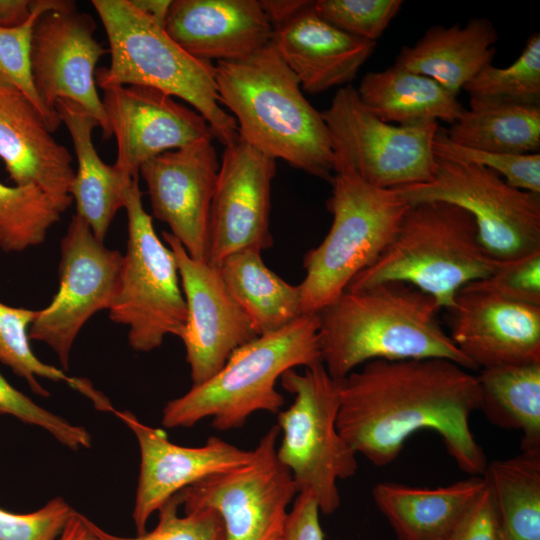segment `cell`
Instances as JSON below:
<instances>
[{"instance_id":"7a4b0ae2","label":"cell","mask_w":540,"mask_h":540,"mask_svg":"<svg viewBox=\"0 0 540 540\" xmlns=\"http://www.w3.org/2000/svg\"><path fill=\"white\" fill-rule=\"evenodd\" d=\"M440 310L401 282L344 291L316 313L321 361L336 380L373 360L441 358L475 369L440 326Z\"/></svg>"},{"instance_id":"4fadbf2b","label":"cell","mask_w":540,"mask_h":540,"mask_svg":"<svg viewBox=\"0 0 540 540\" xmlns=\"http://www.w3.org/2000/svg\"><path fill=\"white\" fill-rule=\"evenodd\" d=\"M122 261L119 251L105 247L80 216H72L60 244L58 290L29 328V338L52 348L64 370L80 329L96 312L110 308Z\"/></svg>"},{"instance_id":"2e32d148","label":"cell","mask_w":540,"mask_h":540,"mask_svg":"<svg viewBox=\"0 0 540 540\" xmlns=\"http://www.w3.org/2000/svg\"><path fill=\"white\" fill-rule=\"evenodd\" d=\"M276 171L275 159L240 137L225 146L210 209L207 262L217 266L236 251L273 245L270 211Z\"/></svg>"},{"instance_id":"6da1fadb","label":"cell","mask_w":540,"mask_h":540,"mask_svg":"<svg viewBox=\"0 0 540 540\" xmlns=\"http://www.w3.org/2000/svg\"><path fill=\"white\" fill-rule=\"evenodd\" d=\"M337 429L375 466H386L415 432L438 433L458 467L483 475L487 459L469 426L479 410L475 375L441 358L373 360L339 380Z\"/></svg>"},{"instance_id":"44dd1931","label":"cell","mask_w":540,"mask_h":540,"mask_svg":"<svg viewBox=\"0 0 540 540\" xmlns=\"http://www.w3.org/2000/svg\"><path fill=\"white\" fill-rule=\"evenodd\" d=\"M271 44L310 94L349 85L373 54L377 42L349 35L304 3L289 17L272 25Z\"/></svg>"},{"instance_id":"4316f807","label":"cell","mask_w":540,"mask_h":540,"mask_svg":"<svg viewBox=\"0 0 540 540\" xmlns=\"http://www.w3.org/2000/svg\"><path fill=\"white\" fill-rule=\"evenodd\" d=\"M356 90L376 117L400 126L439 121L451 125L465 109L457 95L436 81L394 64L366 73Z\"/></svg>"},{"instance_id":"7bdbcfd3","label":"cell","mask_w":540,"mask_h":540,"mask_svg":"<svg viewBox=\"0 0 540 540\" xmlns=\"http://www.w3.org/2000/svg\"><path fill=\"white\" fill-rule=\"evenodd\" d=\"M320 513L312 493H297L288 514L283 540H325L319 520Z\"/></svg>"},{"instance_id":"836d02e7","label":"cell","mask_w":540,"mask_h":540,"mask_svg":"<svg viewBox=\"0 0 540 540\" xmlns=\"http://www.w3.org/2000/svg\"><path fill=\"white\" fill-rule=\"evenodd\" d=\"M75 4L67 0H33L32 13L22 25L0 27V85L20 91L36 107L51 132L61 124L42 104L34 86L31 67L32 35L39 17L49 10Z\"/></svg>"},{"instance_id":"ffe728a7","label":"cell","mask_w":540,"mask_h":540,"mask_svg":"<svg viewBox=\"0 0 540 540\" xmlns=\"http://www.w3.org/2000/svg\"><path fill=\"white\" fill-rule=\"evenodd\" d=\"M447 311L449 336L475 369L540 362V306L469 283Z\"/></svg>"},{"instance_id":"9a60e30c","label":"cell","mask_w":540,"mask_h":540,"mask_svg":"<svg viewBox=\"0 0 540 540\" xmlns=\"http://www.w3.org/2000/svg\"><path fill=\"white\" fill-rule=\"evenodd\" d=\"M162 237L177 263L187 307V322L179 338L193 385H199L214 376L236 348L258 335L219 268L189 256L170 232L163 231Z\"/></svg>"},{"instance_id":"f6af8a7d","label":"cell","mask_w":540,"mask_h":540,"mask_svg":"<svg viewBox=\"0 0 540 540\" xmlns=\"http://www.w3.org/2000/svg\"><path fill=\"white\" fill-rule=\"evenodd\" d=\"M86 519V516L74 511L57 540H97Z\"/></svg>"},{"instance_id":"d590c367","label":"cell","mask_w":540,"mask_h":540,"mask_svg":"<svg viewBox=\"0 0 540 540\" xmlns=\"http://www.w3.org/2000/svg\"><path fill=\"white\" fill-rule=\"evenodd\" d=\"M433 150L436 156L480 165L515 188L540 194L539 153L507 154L473 149L451 141L441 126L435 133Z\"/></svg>"},{"instance_id":"9c48e42d","label":"cell","mask_w":540,"mask_h":540,"mask_svg":"<svg viewBox=\"0 0 540 540\" xmlns=\"http://www.w3.org/2000/svg\"><path fill=\"white\" fill-rule=\"evenodd\" d=\"M124 208L128 218L123 255L109 316L128 327V343L138 352L158 348L167 335L180 337L187 307L175 257L155 232L143 206L139 178L132 181Z\"/></svg>"},{"instance_id":"7402d4cb","label":"cell","mask_w":540,"mask_h":540,"mask_svg":"<svg viewBox=\"0 0 540 540\" xmlns=\"http://www.w3.org/2000/svg\"><path fill=\"white\" fill-rule=\"evenodd\" d=\"M164 29L190 55L244 58L271 43L273 28L257 0H174Z\"/></svg>"},{"instance_id":"5b68a950","label":"cell","mask_w":540,"mask_h":540,"mask_svg":"<svg viewBox=\"0 0 540 540\" xmlns=\"http://www.w3.org/2000/svg\"><path fill=\"white\" fill-rule=\"evenodd\" d=\"M318 328L316 314H303L239 346L214 376L166 403L163 426L191 427L211 417L215 429L227 431L243 426L257 411L277 414L284 404L275 387L281 375L322 362Z\"/></svg>"},{"instance_id":"52a82bcc","label":"cell","mask_w":540,"mask_h":540,"mask_svg":"<svg viewBox=\"0 0 540 540\" xmlns=\"http://www.w3.org/2000/svg\"><path fill=\"white\" fill-rule=\"evenodd\" d=\"M330 183V230L303 258L302 314L319 312L372 265L392 241L410 206L395 189L373 186L347 166H336Z\"/></svg>"},{"instance_id":"5bb4252c","label":"cell","mask_w":540,"mask_h":540,"mask_svg":"<svg viewBox=\"0 0 540 540\" xmlns=\"http://www.w3.org/2000/svg\"><path fill=\"white\" fill-rule=\"evenodd\" d=\"M96 24L76 4L49 10L37 20L31 47L32 76L37 94L52 115L55 104L73 101L98 122L103 138L112 137L96 87V65L109 52L94 37Z\"/></svg>"},{"instance_id":"ab89813d","label":"cell","mask_w":540,"mask_h":540,"mask_svg":"<svg viewBox=\"0 0 540 540\" xmlns=\"http://www.w3.org/2000/svg\"><path fill=\"white\" fill-rule=\"evenodd\" d=\"M471 284L512 301L540 306V249L498 261L490 276Z\"/></svg>"},{"instance_id":"74e56055","label":"cell","mask_w":540,"mask_h":540,"mask_svg":"<svg viewBox=\"0 0 540 540\" xmlns=\"http://www.w3.org/2000/svg\"><path fill=\"white\" fill-rule=\"evenodd\" d=\"M403 5L401 0H316L314 11L339 30L377 42Z\"/></svg>"},{"instance_id":"f546056e","label":"cell","mask_w":540,"mask_h":540,"mask_svg":"<svg viewBox=\"0 0 540 540\" xmlns=\"http://www.w3.org/2000/svg\"><path fill=\"white\" fill-rule=\"evenodd\" d=\"M476 378L486 418L521 431V451H540V362L484 368Z\"/></svg>"},{"instance_id":"8992f818","label":"cell","mask_w":540,"mask_h":540,"mask_svg":"<svg viewBox=\"0 0 540 540\" xmlns=\"http://www.w3.org/2000/svg\"><path fill=\"white\" fill-rule=\"evenodd\" d=\"M109 42L111 62L95 72L100 88L145 86L188 102L225 146L239 139L234 117L220 104L212 62L182 49L130 0H92Z\"/></svg>"},{"instance_id":"f1b7e54d","label":"cell","mask_w":540,"mask_h":540,"mask_svg":"<svg viewBox=\"0 0 540 540\" xmlns=\"http://www.w3.org/2000/svg\"><path fill=\"white\" fill-rule=\"evenodd\" d=\"M454 143L478 150L532 154L540 150V106L470 98L445 129Z\"/></svg>"},{"instance_id":"ac0fdd59","label":"cell","mask_w":540,"mask_h":540,"mask_svg":"<svg viewBox=\"0 0 540 540\" xmlns=\"http://www.w3.org/2000/svg\"><path fill=\"white\" fill-rule=\"evenodd\" d=\"M212 141L203 140L161 153L144 162L152 215L194 259L207 261L209 218L219 171Z\"/></svg>"},{"instance_id":"cb8c5ba5","label":"cell","mask_w":540,"mask_h":540,"mask_svg":"<svg viewBox=\"0 0 540 540\" xmlns=\"http://www.w3.org/2000/svg\"><path fill=\"white\" fill-rule=\"evenodd\" d=\"M498 34L486 18L466 25L432 26L412 46L399 51L394 65L424 75L458 96L485 66L492 64Z\"/></svg>"},{"instance_id":"8d00e7d4","label":"cell","mask_w":540,"mask_h":540,"mask_svg":"<svg viewBox=\"0 0 540 540\" xmlns=\"http://www.w3.org/2000/svg\"><path fill=\"white\" fill-rule=\"evenodd\" d=\"M180 501L172 496L158 510L159 520L155 528L134 537L111 534L90 519L87 524L97 540H225L221 517L212 509H197L178 515Z\"/></svg>"},{"instance_id":"30bf717a","label":"cell","mask_w":540,"mask_h":540,"mask_svg":"<svg viewBox=\"0 0 540 540\" xmlns=\"http://www.w3.org/2000/svg\"><path fill=\"white\" fill-rule=\"evenodd\" d=\"M321 115L331 138L334 168L350 167L369 184L385 189L422 184L434 177L438 122L386 123L363 104L351 84L337 89Z\"/></svg>"},{"instance_id":"d6986e66","label":"cell","mask_w":540,"mask_h":540,"mask_svg":"<svg viewBox=\"0 0 540 540\" xmlns=\"http://www.w3.org/2000/svg\"><path fill=\"white\" fill-rule=\"evenodd\" d=\"M113 413L134 433L140 450V471L132 512L138 534L146 532L151 515L182 489L211 475L248 464L252 451L212 436L201 447H185L168 440L159 428L142 423L129 411Z\"/></svg>"},{"instance_id":"8fae6325","label":"cell","mask_w":540,"mask_h":540,"mask_svg":"<svg viewBox=\"0 0 540 540\" xmlns=\"http://www.w3.org/2000/svg\"><path fill=\"white\" fill-rule=\"evenodd\" d=\"M395 190L409 205L441 201L466 210L497 261L540 249V194L515 188L485 167L437 156L432 180Z\"/></svg>"},{"instance_id":"7c38bea8","label":"cell","mask_w":540,"mask_h":540,"mask_svg":"<svg viewBox=\"0 0 540 540\" xmlns=\"http://www.w3.org/2000/svg\"><path fill=\"white\" fill-rule=\"evenodd\" d=\"M280 429L260 439L252 460L211 475L177 493L184 511L212 509L224 525L225 540H283L289 504L297 495L290 471L278 460Z\"/></svg>"},{"instance_id":"4dcf8cb0","label":"cell","mask_w":540,"mask_h":540,"mask_svg":"<svg viewBox=\"0 0 540 540\" xmlns=\"http://www.w3.org/2000/svg\"><path fill=\"white\" fill-rule=\"evenodd\" d=\"M504 540H540V451L487 463L482 475Z\"/></svg>"},{"instance_id":"b9f144b4","label":"cell","mask_w":540,"mask_h":540,"mask_svg":"<svg viewBox=\"0 0 540 540\" xmlns=\"http://www.w3.org/2000/svg\"><path fill=\"white\" fill-rule=\"evenodd\" d=\"M447 540H504L498 512L486 483Z\"/></svg>"},{"instance_id":"83f0119b","label":"cell","mask_w":540,"mask_h":540,"mask_svg":"<svg viewBox=\"0 0 540 540\" xmlns=\"http://www.w3.org/2000/svg\"><path fill=\"white\" fill-rule=\"evenodd\" d=\"M217 267L258 336L276 332L303 315L299 285L286 282L269 269L260 250L236 251Z\"/></svg>"},{"instance_id":"603a6c76","label":"cell","mask_w":540,"mask_h":540,"mask_svg":"<svg viewBox=\"0 0 540 540\" xmlns=\"http://www.w3.org/2000/svg\"><path fill=\"white\" fill-rule=\"evenodd\" d=\"M42 115L20 91L0 85V159L15 185H35L68 203L75 170Z\"/></svg>"},{"instance_id":"3957f363","label":"cell","mask_w":540,"mask_h":540,"mask_svg":"<svg viewBox=\"0 0 540 540\" xmlns=\"http://www.w3.org/2000/svg\"><path fill=\"white\" fill-rule=\"evenodd\" d=\"M214 67L220 104L232 113L243 141L331 182L334 154L326 123L271 43Z\"/></svg>"},{"instance_id":"1f68e13d","label":"cell","mask_w":540,"mask_h":540,"mask_svg":"<svg viewBox=\"0 0 540 540\" xmlns=\"http://www.w3.org/2000/svg\"><path fill=\"white\" fill-rule=\"evenodd\" d=\"M37 310L8 306L0 302V361L24 378L33 393L43 397L50 394L38 377L64 381L89 398L102 411H114L106 396L96 390L86 379L68 376L62 369L40 361L30 346L29 330Z\"/></svg>"},{"instance_id":"e0dca14e","label":"cell","mask_w":540,"mask_h":540,"mask_svg":"<svg viewBox=\"0 0 540 540\" xmlns=\"http://www.w3.org/2000/svg\"><path fill=\"white\" fill-rule=\"evenodd\" d=\"M102 104L117 141L115 165L129 177H139L147 160L189 144L215 140L206 119L173 96L145 86H108Z\"/></svg>"},{"instance_id":"484cf974","label":"cell","mask_w":540,"mask_h":540,"mask_svg":"<svg viewBox=\"0 0 540 540\" xmlns=\"http://www.w3.org/2000/svg\"><path fill=\"white\" fill-rule=\"evenodd\" d=\"M484 487L479 476L437 488L380 482L372 495L398 540H447Z\"/></svg>"},{"instance_id":"e575fe53","label":"cell","mask_w":540,"mask_h":540,"mask_svg":"<svg viewBox=\"0 0 540 540\" xmlns=\"http://www.w3.org/2000/svg\"><path fill=\"white\" fill-rule=\"evenodd\" d=\"M463 90L470 98L540 106V34L529 36L511 65L485 66Z\"/></svg>"},{"instance_id":"60d3db41","label":"cell","mask_w":540,"mask_h":540,"mask_svg":"<svg viewBox=\"0 0 540 540\" xmlns=\"http://www.w3.org/2000/svg\"><path fill=\"white\" fill-rule=\"evenodd\" d=\"M74 511L62 497L30 513L0 508V540H57Z\"/></svg>"},{"instance_id":"d4e9b609","label":"cell","mask_w":540,"mask_h":540,"mask_svg":"<svg viewBox=\"0 0 540 540\" xmlns=\"http://www.w3.org/2000/svg\"><path fill=\"white\" fill-rule=\"evenodd\" d=\"M55 109L73 142L77 170L70 189L76 214L103 241L116 213L124 208L132 181L115 164L108 165L98 155L92 141L97 120L77 103L60 99Z\"/></svg>"},{"instance_id":"277c9868","label":"cell","mask_w":540,"mask_h":540,"mask_svg":"<svg viewBox=\"0 0 540 540\" xmlns=\"http://www.w3.org/2000/svg\"><path fill=\"white\" fill-rule=\"evenodd\" d=\"M497 263L484 249L470 213L451 203L421 202L409 206L389 245L345 291L401 282L448 310L461 288L490 276Z\"/></svg>"},{"instance_id":"bcb514c9","label":"cell","mask_w":540,"mask_h":540,"mask_svg":"<svg viewBox=\"0 0 540 540\" xmlns=\"http://www.w3.org/2000/svg\"><path fill=\"white\" fill-rule=\"evenodd\" d=\"M131 4L143 15L164 28L172 1L169 0H130Z\"/></svg>"},{"instance_id":"d6a6232c","label":"cell","mask_w":540,"mask_h":540,"mask_svg":"<svg viewBox=\"0 0 540 540\" xmlns=\"http://www.w3.org/2000/svg\"><path fill=\"white\" fill-rule=\"evenodd\" d=\"M70 205L35 185L0 183V247L20 252L43 243L50 227Z\"/></svg>"},{"instance_id":"ba28073f","label":"cell","mask_w":540,"mask_h":540,"mask_svg":"<svg viewBox=\"0 0 540 540\" xmlns=\"http://www.w3.org/2000/svg\"><path fill=\"white\" fill-rule=\"evenodd\" d=\"M280 380L294 401L277 413V426L283 433L277 458L290 471L297 493H312L321 513H334L341 501L337 481L352 477L358 468L357 453L336 425L339 380L330 376L322 362L303 373L289 369Z\"/></svg>"},{"instance_id":"ee69618b","label":"cell","mask_w":540,"mask_h":540,"mask_svg":"<svg viewBox=\"0 0 540 540\" xmlns=\"http://www.w3.org/2000/svg\"><path fill=\"white\" fill-rule=\"evenodd\" d=\"M33 1L0 0V27L12 28L25 23L32 13Z\"/></svg>"},{"instance_id":"f35d334b","label":"cell","mask_w":540,"mask_h":540,"mask_svg":"<svg viewBox=\"0 0 540 540\" xmlns=\"http://www.w3.org/2000/svg\"><path fill=\"white\" fill-rule=\"evenodd\" d=\"M0 413L16 417L24 423L39 426L57 441L72 450L89 448L91 435L80 425L72 424L33 402L14 388L0 373Z\"/></svg>"}]
</instances>
